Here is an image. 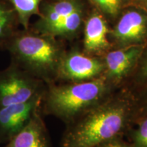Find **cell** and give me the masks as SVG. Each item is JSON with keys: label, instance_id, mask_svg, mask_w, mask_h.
Returning a JSON list of instances; mask_svg holds the SVG:
<instances>
[{"label": "cell", "instance_id": "obj_10", "mask_svg": "<svg viewBox=\"0 0 147 147\" xmlns=\"http://www.w3.org/2000/svg\"><path fill=\"white\" fill-rule=\"evenodd\" d=\"M85 5L82 0H51L40 6V18L32 29L47 34L69 14Z\"/></svg>", "mask_w": 147, "mask_h": 147}, {"label": "cell", "instance_id": "obj_13", "mask_svg": "<svg viewBox=\"0 0 147 147\" xmlns=\"http://www.w3.org/2000/svg\"><path fill=\"white\" fill-rule=\"evenodd\" d=\"M17 14L19 24L23 29L29 28V20L33 15L40 16V6L42 0H8Z\"/></svg>", "mask_w": 147, "mask_h": 147}, {"label": "cell", "instance_id": "obj_4", "mask_svg": "<svg viewBox=\"0 0 147 147\" xmlns=\"http://www.w3.org/2000/svg\"><path fill=\"white\" fill-rule=\"evenodd\" d=\"M47 84L11 62L0 71V108L28 102L45 94Z\"/></svg>", "mask_w": 147, "mask_h": 147}, {"label": "cell", "instance_id": "obj_16", "mask_svg": "<svg viewBox=\"0 0 147 147\" xmlns=\"http://www.w3.org/2000/svg\"><path fill=\"white\" fill-rule=\"evenodd\" d=\"M127 130L129 138V144L131 147H147V117L136 119Z\"/></svg>", "mask_w": 147, "mask_h": 147}, {"label": "cell", "instance_id": "obj_17", "mask_svg": "<svg viewBox=\"0 0 147 147\" xmlns=\"http://www.w3.org/2000/svg\"><path fill=\"white\" fill-rule=\"evenodd\" d=\"M135 97L136 114L134 120L140 117H147V87L135 95Z\"/></svg>", "mask_w": 147, "mask_h": 147}, {"label": "cell", "instance_id": "obj_12", "mask_svg": "<svg viewBox=\"0 0 147 147\" xmlns=\"http://www.w3.org/2000/svg\"><path fill=\"white\" fill-rule=\"evenodd\" d=\"M17 14L8 0H0V49L18 31Z\"/></svg>", "mask_w": 147, "mask_h": 147}, {"label": "cell", "instance_id": "obj_20", "mask_svg": "<svg viewBox=\"0 0 147 147\" xmlns=\"http://www.w3.org/2000/svg\"></svg>", "mask_w": 147, "mask_h": 147}, {"label": "cell", "instance_id": "obj_7", "mask_svg": "<svg viewBox=\"0 0 147 147\" xmlns=\"http://www.w3.org/2000/svg\"><path fill=\"white\" fill-rule=\"evenodd\" d=\"M143 48L144 46H132L112 49L102 57L105 65L103 76L114 87H120L131 76Z\"/></svg>", "mask_w": 147, "mask_h": 147}, {"label": "cell", "instance_id": "obj_6", "mask_svg": "<svg viewBox=\"0 0 147 147\" xmlns=\"http://www.w3.org/2000/svg\"><path fill=\"white\" fill-rule=\"evenodd\" d=\"M104 59L91 56L78 49L65 51L59 67L57 80L67 82L89 81L103 76Z\"/></svg>", "mask_w": 147, "mask_h": 147}, {"label": "cell", "instance_id": "obj_11", "mask_svg": "<svg viewBox=\"0 0 147 147\" xmlns=\"http://www.w3.org/2000/svg\"><path fill=\"white\" fill-rule=\"evenodd\" d=\"M3 147H51L47 128L38 112L29 123Z\"/></svg>", "mask_w": 147, "mask_h": 147}, {"label": "cell", "instance_id": "obj_19", "mask_svg": "<svg viewBox=\"0 0 147 147\" xmlns=\"http://www.w3.org/2000/svg\"><path fill=\"white\" fill-rule=\"evenodd\" d=\"M129 5L138 7L147 12V0H130Z\"/></svg>", "mask_w": 147, "mask_h": 147}, {"label": "cell", "instance_id": "obj_2", "mask_svg": "<svg viewBox=\"0 0 147 147\" xmlns=\"http://www.w3.org/2000/svg\"><path fill=\"white\" fill-rule=\"evenodd\" d=\"M11 62L47 84L55 83L65 51L55 37L32 29L18 30L5 44Z\"/></svg>", "mask_w": 147, "mask_h": 147}, {"label": "cell", "instance_id": "obj_5", "mask_svg": "<svg viewBox=\"0 0 147 147\" xmlns=\"http://www.w3.org/2000/svg\"><path fill=\"white\" fill-rule=\"evenodd\" d=\"M112 49L144 46L147 42V12L129 5L123 10L110 29Z\"/></svg>", "mask_w": 147, "mask_h": 147}, {"label": "cell", "instance_id": "obj_8", "mask_svg": "<svg viewBox=\"0 0 147 147\" xmlns=\"http://www.w3.org/2000/svg\"><path fill=\"white\" fill-rule=\"evenodd\" d=\"M43 95L28 102L0 108V143L5 144L29 123L40 111Z\"/></svg>", "mask_w": 147, "mask_h": 147}, {"label": "cell", "instance_id": "obj_3", "mask_svg": "<svg viewBox=\"0 0 147 147\" xmlns=\"http://www.w3.org/2000/svg\"><path fill=\"white\" fill-rule=\"evenodd\" d=\"M115 89L104 76L89 81L47 84L42 107L45 114L68 124L104 101Z\"/></svg>", "mask_w": 147, "mask_h": 147}, {"label": "cell", "instance_id": "obj_18", "mask_svg": "<svg viewBox=\"0 0 147 147\" xmlns=\"http://www.w3.org/2000/svg\"><path fill=\"white\" fill-rule=\"evenodd\" d=\"M96 147H131V146L129 142H125L122 137H118L110 140Z\"/></svg>", "mask_w": 147, "mask_h": 147}, {"label": "cell", "instance_id": "obj_9", "mask_svg": "<svg viewBox=\"0 0 147 147\" xmlns=\"http://www.w3.org/2000/svg\"><path fill=\"white\" fill-rule=\"evenodd\" d=\"M82 52L102 57L112 49L109 40L110 27L105 16L95 8L87 13L84 23Z\"/></svg>", "mask_w": 147, "mask_h": 147}, {"label": "cell", "instance_id": "obj_1", "mask_svg": "<svg viewBox=\"0 0 147 147\" xmlns=\"http://www.w3.org/2000/svg\"><path fill=\"white\" fill-rule=\"evenodd\" d=\"M136 97L129 89L107 98L67 124L61 147H96L122 137L135 118Z\"/></svg>", "mask_w": 147, "mask_h": 147}, {"label": "cell", "instance_id": "obj_15", "mask_svg": "<svg viewBox=\"0 0 147 147\" xmlns=\"http://www.w3.org/2000/svg\"><path fill=\"white\" fill-rule=\"evenodd\" d=\"M92 5L109 21H115L130 0H88Z\"/></svg>", "mask_w": 147, "mask_h": 147}, {"label": "cell", "instance_id": "obj_14", "mask_svg": "<svg viewBox=\"0 0 147 147\" xmlns=\"http://www.w3.org/2000/svg\"><path fill=\"white\" fill-rule=\"evenodd\" d=\"M129 81L131 88L128 89L134 95L147 87V42L144 46L136 67Z\"/></svg>", "mask_w": 147, "mask_h": 147}]
</instances>
